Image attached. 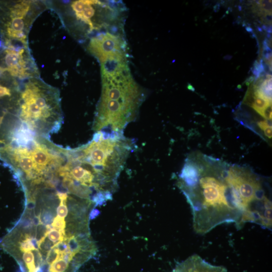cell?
Returning a JSON list of instances; mask_svg holds the SVG:
<instances>
[{"mask_svg":"<svg viewBox=\"0 0 272 272\" xmlns=\"http://www.w3.org/2000/svg\"><path fill=\"white\" fill-rule=\"evenodd\" d=\"M101 66L102 92L94 127L97 131L123 133L135 119L145 94L133 79L127 60L107 61Z\"/></svg>","mask_w":272,"mask_h":272,"instance_id":"cell-1","label":"cell"},{"mask_svg":"<svg viewBox=\"0 0 272 272\" xmlns=\"http://www.w3.org/2000/svg\"><path fill=\"white\" fill-rule=\"evenodd\" d=\"M58 91L38 78H30L21 94V117L32 129L60 114Z\"/></svg>","mask_w":272,"mask_h":272,"instance_id":"cell-2","label":"cell"},{"mask_svg":"<svg viewBox=\"0 0 272 272\" xmlns=\"http://www.w3.org/2000/svg\"><path fill=\"white\" fill-rule=\"evenodd\" d=\"M43 8L42 3L33 1H18L9 7L8 20L4 25L8 48H28L30 28Z\"/></svg>","mask_w":272,"mask_h":272,"instance_id":"cell-3","label":"cell"},{"mask_svg":"<svg viewBox=\"0 0 272 272\" xmlns=\"http://www.w3.org/2000/svg\"><path fill=\"white\" fill-rule=\"evenodd\" d=\"M88 50L101 64L109 61L127 60L124 39L109 32L100 33L92 38Z\"/></svg>","mask_w":272,"mask_h":272,"instance_id":"cell-4","label":"cell"},{"mask_svg":"<svg viewBox=\"0 0 272 272\" xmlns=\"http://www.w3.org/2000/svg\"><path fill=\"white\" fill-rule=\"evenodd\" d=\"M0 73L9 72L21 79L38 78V70L28 48H7L3 51Z\"/></svg>","mask_w":272,"mask_h":272,"instance_id":"cell-5","label":"cell"},{"mask_svg":"<svg viewBox=\"0 0 272 272\" xmlns=\"http://www.w3.org/2000/svg\"><path fill=\"white\" fill-rule=\"evenodd\" d=\"M104 4L95 0H78L73 2L71 7L76 18L88 25L92 31L99 29L96 18Z\"/></svg>","mask_w":272,"mask_h":272,"instance_id":"cell-6","label":"cell"},{"mask_svg":"<svg viewBox=\"0 0 272 272\" xmlns=\"http://www.w3.org/2000/svg\"><path fill=\"white\" fill-rule=\"evenodd\" d=\"M172 272H227L223 266L212 264L197 254L177 264Z\"/></svg>","mask_w":272,"mask_h":272,"instance_id":"cell-7","label":"cell"},{"mask_svg":"<svg viewBox=\"0 0 272 272\" xmlns=\"http://www.w3.org/2000/svg\"><path fill=\"white\" fill-rule=\"evenodd\" d=\"M14 158L19 167L24 172L28 179L36 177L38 174L35 170V166L31 155V150L27 148H19L14 151Z\"/></svg>","mask_w":272,"mask_h":272,"instance_id":"cell-8","label":"cell"},{"mask_svg":"<svg viewBox=\"0 0 272 272\" xmlns=\"http://www.w3.org/2000/svg\"><path fill=\"white\" fill-rule=\"evenodd\" d=\"M31 155L34 163L35 170L38 174H41L46 166L54 159L46 148L36 143L31 150Z\"/></svg>","mask_w":272,"mask_h":272,"instance_id":"cell-9","label":"cell"},{"mask_svg":"<svg viewBox=\"0 0 272 272\" xmlns=\"http://www.w3.org/2000/svg\"><path fill=\"white\" fill-rule=\"evenodd\" d=\"M252 96L253 101L250 106L255 111L262 116L266 108L269 105H271V102L264 99L258 95L255 91Z\"/></svg>","mask_w":272,"mask_h":272,"instance_id":"cell-10","label":"cell"},{"mask_svg":"<svg viewBox=\"0 0 272 272\" xmlns=\"http://www.w3.org/2000/svg\"><path fill=\"white\" fill-rule=\"evenodd\" d=\"M66 235H64L61 232L54 228L47 230L46 237L54 244L59 241L64 240Z\"/></svg>","mask_w":272,"mask_h":272,"instance_id":"cell-11","label":"cell"},{"mask_svg":"<svg viewBox=\"0 0 272 272\" xmlns=\"http://www.w3.org/2000/svg\"><path fill=\"white\" fill-rule=\"evenodd\" d=\"M69 264L63 258L59 257L50 265V272H64L69 267Z\"/></svg>","mask_w":272,"mask_h":272,"instance_id":"cell-12","label":"cell"},{"mask_svg":"<svg viewBox=\"0 0 272 272\" xmlns=\"http://www.w3.org/2000/svg\"><path fill=\"white\" fill-rule=\"evenodd\" d=\"M23 259L25 262L29 272H35L36 269L34 256L33 253L30 251H26L23 253Z\"/></svg>","mask_w":272,"mask_h":272,"instance_id":"cell-13","label":"cell"},{"mask_svg":"<svg viewBox=\"0 0 272 272\" xmlns=\"http://www.w3.org/2000/svg\"><path fill=\"white\" fill-rule=\"evenodd\" d=\"M39 216L42 224L45 226L52 224L55 218L49 209H43Z\"/></svg>","mask_w":272,"mask_h":272,"instance_id":"cell-14","label":"cell"},{"mask_svg":"<svg viewBox=\"0 0 272 272\" xmlns=\"http://www.w3.org/2000/svg\"><path fill=\"white\" fill-rule=\"evenodd\" d=\"M31 237H32L30 235L26 234L24 240L19 242V248L22 251L25 252L30 250H35L31 240Z\"/></svg>","mask_w":272,"mask_h":272,"instance_id":"cell-15","label":"cell"},{"mask_svg":"<svg viewBox=\"0 0 272 272\" xmlns=\"http://www.w3.org/2000/svg\"><path fill=\"white\" fill-rule=\"evenodd\" d=\"M55 244L49 241L46 236L43 237L38 241L39 249L43 252L47 253L53 247Z\"/></svg>","mask_w":272,"mask_h":272,"instance_id":"cell-16","label":"cell"},{"mask_svg":"<svg viewBox=\"0 0 272 272\" xmlns=\"http://www.w3.org/2000/svg\"><path fill=\"white\" fill-rule=\"evenodd\" d=\"M51 226L53 228L59 230L64 235H65V228L66 223L64 218L59 217L57 216H56L51 224Z\"/></svg>","mask_w":272,"mask_h":272,"instance_id":"cell-17","label":"cell"},{"mask_svg":"<svg viewBox=\"0 0 272 272\" xmlns=\"http://www.w3.org/2000/svg\"><path fill=\"white\" fill-rule=\"evenodd\" d=\"M60 254L59 252L53 247L47 252L46 257V262L51 265L59 258Z\"/></svg>","mask_w":272,"mask_h":272,"instance_id":"cell-18","label":"cell"},{"mask_svg":"<svg viewBox=\"0 0 272 272\" xmlns=\"http://www.w3.org/2000/svg\"><path fill=\"white\" fill-rule=\"evenodd\" d=\"M66 201L60 200L59 206L57 209V215L59 217L65 218L68 214V209L66 203Z\"/></svg>","mask_w":272,"mask_h":272,"instance_id":"cell-19","label":"cell"},{"mask_svg":"<svg viewBox=\"0 0 272 272\" xmlns=\"http://www.w3.org/2000/svg\"><path fill=\"white\" fill-rule=\"evenodd\" d=\"M53 247L59 252L60 255L70 251L67 243L64 240L60 241L55 243Z\"/></svg>","mask_w":272,"mask_h":272,"instance_id":"cell-20","label":"cell"},{"mask_svg":"<svg viewBox=\"0 0 272 272\" xmlns=\"http://www.w3.org/2000/svg\"><path fill=\"white\" fill-rule=\"evenodd\" d=\"M34 262L35 267L38 268L41 266L43 262V257L38 250H34Z\"/></svg>","mask_w":272,"mask_h":272,"instance_id":"cell-21","label":"cell"},{"mask_svg":"<svg viewBox=\"0 0 272 272\" xmlns=\"http://www.w3.org/2000/svg\"><path fill=\"white\" fill-rule=\"evenodd\" d=\"M257 124L259 127H260V128L263 130L266 127L271 126V124H270V120L268 121L266 119L258 122Z\"/></svg>","mask_w":272,"mask_h":272,"instance_id":"cell-22","label":"cell"},{"mask_svg":"<svg viewBox=\"0 0 272 272\" xmlns=\"http://www.w3.org/2000/svg\"><path fill=\"white\" fill-rule=\"evenodd\" d=\"M10 90L6 87L0 86V97L5 96H10Z\"/></svg>","mask_w":272,"mask_h":272,"instance_id":"cell-23","label":"cell"},{"mask_svg":"<svg viewBox=\"0 0 272 272\" xmlns=\"http://www.w3.org/2000/svg\"><path fill=\"white\" fill-rule=\"evenodd\" d=\"M264 133L266 137H267L269 139H271L272 137V130H271V126H268L265 128L264 130Z\"/></svg>","mask_w":272,"mask_h":272,"instance_id":"cell-24","label":"cell"},{"mask_svg":"<svg viewBox=\"0 0 272 272\" xmlns=\"http://www.w3.org/2000/svg\"><path fill=\"white\" fill-rule=\"evenodd\" d=\"M32 221L33 225L36 226L42 224L39 215L34 216Z\"/></svg>","mask_w":272,"mask_h":272,"instance_id":"cell-25","label":"cell"},{"mask_svg":"<svg viewBox=\"0 0 272 272\" xmlns=\"http://www.w3.org/2000/svg\"><path fill=\"white\" fill-rule=\"evenodd\" d=\"M35 201L34 199H30V200H28L27 206H26V209L29 210H32L35 208Z\"/></svg>","mask_w":272,"mask_h":272,"instance_id":"cell-26","label":"cell"},{"mask_svg":"<svg viewBox=\"0 0 272 272\" xmlns=\"http://www.w3.org/2000/svg\"><path fill=\"white\" fill-rule=\"evenodd\" d=\"M246 29L248 32H251L252 30V29L250 27H246Z\"/></svg>","mask_w":272,"mask_h":272,"instance_id":"cell-27","label":"cell"},{"mask_svg":"<svg viewBox=\"0 0 272 272\" xmlns=\"http://www.w3.org/2000/svg\"><path fill=\"white\" fill-rule=\"evenodd\" d=\"M3 119V116H0V125L2 122Z\"/></svg>","mask_w":272,"mask_h":272,"instance_id":"cell-28","label":"cell"}]
</instances>
